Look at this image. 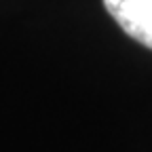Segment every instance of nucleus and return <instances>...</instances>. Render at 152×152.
Returning <instances> with one entry per match:
<instances>
[{
    "mask_svg": "<svg viewBox=\"0 0 152 152\" xmlns=\"http://www.w3.org/2000/svg\"><path fill=\"white\" fill-rule=\"evenodd\" d=\"M104 7L125 34L152 49V0H104Z\"/></svg>",
    "mask_w": 152,
    "mask_h": 152,
    "instance_id": "nucleus-1",
    "label": "nucleus"
}]
</instances>
